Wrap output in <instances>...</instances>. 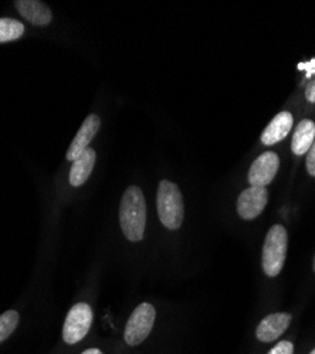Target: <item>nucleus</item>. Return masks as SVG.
<instances>
[{
    "label": "nucleus",
    "instance_id": "obj_1",
    "mask_svg": "<svg viewBox=\"0 0 315 354\" xmlns=\"http://www.w3.org/2000/svg\"><path fill=\"white\" fill-rule=\"evenodd\" d=\"M120 224L125 237L138 243L144 239L147 225V204L142 190L138 186L127 189L120 204Z\"/></svg>",
    "mask_w": 315,
    "mask_h": 354
},
{
    "label": "nucleus",
    "instance_id": "obj_2",
    "mask_svg": "<svg viewBox=\"0 0 315 354\" xmlns=\"http://www.w3.org/2000/svg\"><path fill=\"white\" fill-rule=\"evenodd\" d=\"M156 207L161 223L169 230L181 228L185 217L183 197L179 187L169 180H162L158 187Z\"/></svg>",
    "mask_w": 315,
    "mask_h": 354
},
{
    "label": "nucleus",
    "instance_id": "obj_3",
    "mask_svg": "<svg viewBox=\"0 0 315 354\" xmlns=\"http://www.w3.org/2000/svg\"><path fill=\"white\" fill-rule=\"evenodd\" d=\"M287 247H289V234L282 225L276 224L273 225L264 240L263 245V271L267 277H277L285 262V257H287Z\"/></svg>",
    "mask_w": 315,
    "mask_h": 354
},
{
    "label": "nucleus",
    "instance_id": "obj_4",
    "mask_svg": "<svg viewBox=\"0 0 315 354\" xmlns=\"http://www.w3.org/2000/svg\"><path fill=\"white\" fill-rule=\"evenodd\" d=\"M156 317V310L151 304H141L129 316L128 323L125 326L124 332V339L127 344L129 346H138L142 342H144L155 323Z\"/></svg>",
    "mask_w": 315,
    "mask_h": 354
},
{
    "label": "nucleus",
    "instance_id": "obj_5",
    "mask_svg": "<svg viewBox=\"0 0 315 354\" xmlns=\"http://www.w3.org/2000/svg\"><path fill=\"white\" fill-rule=\"evenodd\" d=\"M93 323V310L89 304L80 302L74 305L64 322L63 340L67 344H75L81 342L89 333Z\"/></svg>",
    "mask_w": 315,
    "mask_h": 354
},
{
    "label": "nucleus",
    "instance_id": "obj_6",
    "mask_svg": "<svg viewBox=\"0 0 315 354\" xmlns=\"http://www.w3.org/2000/svg\"><path fill=\"white\" fill-rule=\"evenodd\" d=\"M269 192L266 187L250 186L237 198V213L243 220H254L266 209Z\"/></svg>",
    "mask_w": 315,
    "mask_h": 354
},
{
    "label": "nucleus",
    "instance_id": "obj_7",
    "mask_svg": "<svg viewBox=\"0 0 315 354\" xmlns=\"http://www.w3.org/2000/svg\"><path fill=\"white\" fill-rule=\"evenodd\" d=\"M280 167L278 155L274 152H264L257 158L249 170V183L251 186L266 187L273 182Z\"/></svg>",
    "mask_w": 315,
    "mask_h": 354
},
{
    "label": "nucleus",
    "instance_id": "obj_8",
    "mask_svg": "<svg viewBox=\"0 0 315 354\" xmlns=\"http://www.w3.org/2000/svg\"><path fill=\"white\" fill-rule=\"evenodd\" d=\"M100 127H101V120L98 115L91 113L85 118V121L82 122L81 128L78 129L75 138L73 139V142L69 147L67 155H66L67 160L74 162L85 149H89V145L97 135Z\"/></svg>",
    "mask_w": 315,
    "mask_h": 354
},
{
    "label": "nucleus",
    "instance_id": "obj_9",
    "mask_svg": "<svg viewBox=\"0 0 315 354\" xmlns=\"http://www.w3.org/2000/svg\"><path fill=\"white\" fill-rule=\"evenodd\" d=\"M293 316L290 313H271L266 316L255 330V337L263 343H271L277 340L285 330L289 329Z\"/></svg>",
    "mask_w": 315,
    "mask_h": 354
},
{
    "label": "nucleus",
    "instance_id": "obj_10",
    "mask_svg": "<svg viewBox=\"0 0 315 354\" xmlns=\"http://www.w3.org/2000/svg\"><path fill=\"white\" fill-rule=\"evenodd\" d=\"M293 115L287 111L277 113L273 121L267 125L264 132L262 133V142L266 146H271L287 136L293 128Z\"/></svg>",
    "mask_w": 315,
    "mask_h": 354
},
{
    "label": "nucleus",
    "instance_id": "obj_11",
    "mask_svg": "<svg viewBox=\"0 0 315 354\" xmlns=\"http://www.w3.org/2000/svg\"><path fill=\"white\" fill-rule=\"evenodd\" d=\"M17 12L35 26H47L51 23L53 15L47 5L37 0H17L15 2Z\"/></svg>",
    "mask_w": 315,
    "mask_h": 354
},
{
    "label": "nucleus",
    "instance_id": "obj_12",
    "mask_svg": "<svg viewBox=\"0 0 315 354\" xmlns=\"http://www.w3.org/2000/svg\"><path fill=\"white\" fill-rule=\"evenodd\" d=\"M96 151L89 147L85 149L74 162L70 170V185L73 187H80L89 180V177L96 165Z\"/></svg>",
    "mask_w": 315,
    "mask_h": 354
},
{
    "label": "nucleus",
    "instance_id": "obj_13",
    "mask_svg": "<svg viewBox=\"0 0 315 354\" xmlns=\"http://www.w3.org/2000/svg\"><path fill=\"white\" fill-rule=\"evenodd\" d=\"M315 140V124L311 120H303L296 131L291 140V149L297 156L308 153L309 147Z\"/></svg>",
    "mask_w": 315,
    "mask_h": 354
},
{
    "label": "nucleus",
    "instance_id": "obj_14",
    "mask_svg": "<svg viewBox=\"0 0 315 354\" xmlns=\"http://www.w3.org/2000/svg\"><path fill=\"white\" fill-rule=\"evenodd\" d=\"M24 33V26L10 17H2L0 19V43L15 41L20 39Z\"/></svg>",
    "mask_w": 315,
    "mask_h": 354
},
{
    "label": "nucleus",
    "instance_id": "obj_15",
    "mask_svg": "<svg viewBox=\"0 0 315 354\" xmlns=\"http://www.w3.org/2000/svg\"><path fill=\"white\" fill-rule=\"evenodd\" d=\"M19 324V313L16 310H8L0 315V344L15 332Z\"/></svg>",
    "mask_w": 315,
    "mask_h": 354
},
{
    "label": "nucleus",
    "instance_id": "obj_16",
    "mask_svg": "<svg viewBox=\"0 0 315 354\" xmlns=\"http://www.w3.org/2000/svg\"><path fill=\"white\" fill-rule=\"evenodd\" d=\"M269 354H294V344L289 340H282L274 348H271Z\"/></svg>",
    "mask_w": 315,
    "mask_h": 354
},
{
    "label": "nucleus",
    "instance_id": "obj_17",
    "mask_svg": "<svg viewBox=\"0 0 315 354\" xmlns=\"http://www.w3.org/2000/svg\"><path fill=\"white\" fill-rule=\"evenodd\" d=\"M307 170L312 177H315V140L307 153Z\"/></svg>",
    "mask_w": 315,
    "mask_h": 354
},
{
    "label": "nucleus",
    "instance_id": "obj_18",
    "mask_svg": "<svg viewBox=\"0 0 315 354\" xmlns=\"http://www.w3.org/2000/svg\"><path fill=\"white\" fill-rule=\"evenodd\" d=\"M305 100L315 104V80L309 82L305 88Z\"/></svg>",
    "mask_w": 315,
    "mask_h": 354
},
{
    "label": "nucleus",
    "instance_id": "obj_19",
    "mask_svg": "<svg viewBox=\"0 0 315 354\" xmlns=\"http://www.w3.org/2000/svg\"><path fill=\"white\" fill-rule=\"evenodd\" d=\"M81 354H102V351L100 348H89V350L82 351Z\"/></svg>",
    "mask_w": 315,
    "mask_h": 354
},
{
    "label": "nucleus",
    "instance_id": "obj_20",
    "mask_svg": "<svg viewBox=\"0 0 315 354\" xmlns=\"http://www.w3.org/2000/svg\"><path fill=\"white\" fill-rule=\"evenodd\" d=\"M312 268H314V272H315V257H314V265H312Z\"/></svg>",
    "mask_w": 315,
    "mask_h": 354
},
{
    "label": "nucleus",
    "instance_id": "obj_21",
    "mask_svg": "<svg viewBox=\"0 0 315 354\" xmlns=\"http://www.w3.org/2000/svg\"><path fill=\"white\" fill-rule=\"evenodd\" d=\"M309 354H315V348H314V350H312Z\"/></svg>",
    "mask_w": 315,
    "mask_h": 354
}]
</instances>
